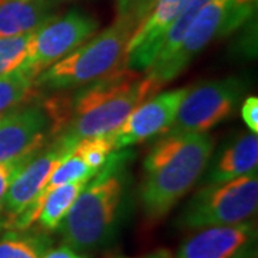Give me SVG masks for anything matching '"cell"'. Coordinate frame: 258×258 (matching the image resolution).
I'll return each mask as SVG.
<instances>
[{"instance_id":"obj_1","label":"cell","mask_w":258,"mask_h":258,"mask_svg":"<svg viewBox=\"0 0 258 258\" xmlns=\"http://www.w3.org/2000/svg\"><path fill=\"white\" fill-rule=\"evenodd\" d=\"M214 151L208 134H165L144 162L141 201L149 221H159L203 175Z\"/></svg>"},{"instance_id":"obj_2","label":"cell","mask_w":258,"mask_h":258,"mask_svg":"<svg viewBox=\"0 0 258 258\" xmlns=\"http://www.w3.org/2000/svg\"><path fill=\"white\" fill-rule=\"evenodd\" d=\"M161 86L152 76L129 68L85 85L68 102L66 126L59 135L78 144L81 139L113 134Z\"/></svg>"},{"instance_id":"obj_3","label":"cell","mask_w":258,"mask_h":258,"mask_svg":"<svg viewBox=\"0 0 258 258\" xmlns=\"http://www.w3.org/2000/svg\"><path fill=\"white\" fill-rule=\"evenodd\" d=\"M123 159L125 154L113 152L78 195L59 227L66 245L85 252L111 240L123 197V178L120 174Z\"/></svg>"},{"instance_id":"obj_4","label":"cell","mask_w":258,"mask_h":258,"mask_svg":"<svg viewBox=\"0 0 258 258\" xmlns=\"http://www.w3.org/2000/svg\"><path fill=\"white\" fill-rule=\"evenodd\" d=\"M142 20L118 16L109 28L93 35L71 55L52 64L36 78V88L68 91L108 78L126 68L128 45Z\"/></svg>"},{"instance_id":"obj_5","label":"cell","mask_w":258,"mask_h":258,"mask_svg":"<svg viewBox=\"0 0 258 258\" xmlns=\"http://www.w3.org/2000/svg\"><path fill=\"white\" fill-rule=\"evenodd\" d=\"M258 207L257 172L201 188L178 217L184 230L234 225L251 220Z\"/></svg>"},{"instance_id":"obj_6","label":"cell","mask_w":258,"mask_h":258,"mask_svg":"<svg viewBox=\"0 0 258 258\" xmlns=\"http://www.w3.org/2000/svg\"><path fill=\"white\" fill-rule=\"evenodd\" d=\"M257 9V0H208L192 20L182 45L168 63L149 75L159 83L172 81L217 37L240 29ZM148 75V74H147Z\"/></svg>"},{"instance_id":"obj_7","label":"cell","mask_w":258,"mask_h":258,"mask_svg":"<svg viewBox=\"0 0 258 258\" xmlns=\"http://www.w3.org/2000/svg\"><path fill=\"white\" fill-rule=\"evenodd\" d=\"M98 20L83 12L72 10L53 16L30 33L28 56L19 69L36 78L52 64L71 55L96 33Z\"/></svg>"},{"instance_id":"obj_8","label":"cell","mask_w":258,"mask_h":258,"mask_svg":"<svg viewBox=\"0 0 258 258\" xmlns=\"http://www.w3.org/2000/svg\"><path fill=\"white\" fill-rule=\"evenodd\" d=\"M244 92L238 78L205 82L188 89L165 134H207L232 115Z\"/></svg>"},{"instance_id":"obj_9","label":"cell","mask_w":258,"mask_h":258,"mask_svg":"<svg viewBox=\"0 0 258 258\" xmlns=\"http://www.w3.org/2000/svg\"><path fill=\"white\" fill-rule=\"evenodd\" d=\"M76 147L72 141L66 139L62 135L56 137L55 142L47 148H42L33 157L29 159L16 176L13 178L9 189L5 197L3 210L8 214V220L19 217L29 207L36 203L43 192L49 176L59 162L66 158Z\"/></svg>"},{"instance_id":"obj_10","label":"cell","mask_w":258,"mask_h":258,"mask_svg":"<svg viewBox=\"0 0 258 258\" xmlns=\"http://www.w3.org/2000/svg\"><path fill=\"white\" fill-rule=\"evenodd\" d=\"M52 135V120L43 106L6 112L0 119V162L35 155Z\"/></svg>"},{"instance_id":"obj_11","label":"cell","mask_w":258,"mask_h":258,"mask_svg":"<svg viewBox=\"0 0 258 258\" xmlns=\"http://www.w3.org/2000/svg\"><path fill=\"white\" fill-rule=\"evenodd\" d=\"M186 93L188 88H181L158 93L142 102L115 132L116 151L165 134L175 119Z\"/></svg>"},{"instance_id":"obj_12","label":"cell","mask_w":258,"mask_h":258,"mask_svg":"<svg viewBox=\"0 0 258 258\" xmlns=\"http://www.w3.org/2000/svg\"><path fill=\"white\" fill-rule=\"evenodd\" d=\"M257 227L248 220L234 225L198 230L179 247L175 258H228L244 245L255 241Z\"/></svg>"},{"instance_id":"obj_13","label":"cell","mask_w":258,"mask_h":258,"mask_svg":"<svg viewBox=\"0 0 258 258\" xmlns=\"http://www.w3.org/2000/svg\"><path fill=\"white\" fill-rule=\"evenodd\" d=\"M257 134L240 135L221 151L207 175V185L224 184L235 178L257 172Z\"/></svg>"},{"instance_id":"obj_14","label":"cell","mask_w":258,"mask_h":258,"mask_svg":"<svg viewBox=\"0 0 258 258\" xmlns=\"http://www.w3.org/2000/svg\"><path fill=\"white\" fill-rule=\"evenodd\" d=\"M55 15L36 0L0 2V39L32 33Z\"/></svg>"},{"instance_id":"obj_15","label":"cell","mask_w":258,"mask_h":258,"mask_svg":"<svg viewBox=\"0 0 258 258\" xmlns=\"http://www.w3.org/2000/svg\"><path fill=\"white\" fill-rule=\"evenodd\" d=\"M50 240L42 232L12 231L0 237V258H42Z\"/></svg>"},{"instance_id":"obj_16","label":"cell","mask_w":258,"mask_h":258,"mask_svg":"<svg viewBox=\"0 0 258 258\" xmlns=\"http://www.w3.org/2000/svg\"><path fill=\"white\" fill-rule=\"evenodd\" d=\"M35 78L22 69L0 76V115L19 108L35 95Z\"/></svg>"},{"instance_id":"obj_17","label":"cell","mask_w":258,"mask_h":258,"mask_svg":"<svg viewBox=\"0 0 258 258\" xmlns=\"http://www.w3.org/2000/svg\"><path fill=\"white\" fill-rule=\"evenodd\" d=\"M115 151H116L115 132L108 134V135H98V137L81 139L74 148L75 154L81 158L95 174L101 171Z\"/></svg>"},{"instance_id":"obj_18","label":"cell","mask_w":258,"mask_h":258,"mask_svg":"<svg viewBox=\"0 0 258 258\" xmlns=\"http://www.w3.org/2000/svg\"><path fill=\"white\" fill-rule=\"evenodd\" d=\"M95 175H96V174L93 172L92 169L86 165L82 159L78 157L74 151H72V152H71L66 158H63V159L59 162V165L56 166L55 169L52 171V174L49 176L46 185H45V188H43V192L40 194L39 200L42 198L43 194L49 192L50 189H53V188L59 186V185L68 184V182H74V181H79V179H92ZM39 200H37V201H39ZM29 208H30V207H29Z\"/></svg>"},{"instance_id":"obj_19","label":"cell","mask_w":258,"mask_h":258,"mask_svg":"<svg viewBox=\"0 0 258 258\" xmlns=\"http://www.w3.org/2000/svg\"><path fill=\"white\" fill-rule=\"evenodd\" d=\"M32 157L33 155L20 158L16 161H9V162H0V211L3 210L5 197H6V192L9 189L13 178L16 176V174L22 169V166L25 165Z\"/></svg>"},{"instance_id":"obj_20","label":"cell","mask_w":258,"mask_h":258,"mask_svg":"<svg viewBox=\"0 0 258 258\" xmlns=\"http://www.w3.org/2000/svg\"><path fill=\"white\" fill-rule=\"evenodd\" d=\"M154 5V0H116L118 16H135L144 20Z\"/></svg>"},{"instance_id":"obj_21","label":"cell","mask_w":258,"mask_h":258,"mask_svg":"<svg viewBox=\"0 0 258 258\" xmlns=\"http://www.w3.org/2000/svg\"><path fill=\"white\" fill-rule=\"evenodd\" d=\"M241 116L252 134L258 132V98L248 96L241 103Z\"/></svg>"},{"instance_id":"obj_22","label":"cell","mask_w":258,"mask_h":258,"mask_svg":"<svg viewBox=\"0 0 258 258\" xmlns=\"http://www.w3.org/2000/svg\"><path fill=\"white\" fill-rule=\"evenodd\" d=\"M42 258H88V255L85 252L76 251L72 247L63 244V245H60L57 248H49Z\"/></svg>"},{"instance_id":"obj_23","label":"cell","mask_w":258,"mask_h":258,"mask_svg":"<svg viewBox=\"0 0 258 258\" xmlns=\"http://www.w3.org/2000/svg\"><path fill=\"white\" fill-rule=\"evenodd\" d=\"M228 258H257V247H255V241H251L249 244L244 245L242 248L238 249L235 254H232Z\"/></svg>"},{"instance_id":"obj_24","label":"cell","mask_w":258,"mask_h":258,"mask_svg":"<svg viewBox=\"0 0 258 258\" xmlns=\"http://www.w3.org/2000/svg\"><path fill=\"white\" fill-rule=\"evenodd\" d=\"M37 3L43 5L45 8H49V9H55L57 6L63 5V3H68V2H75V0H36Z\"/></svg>"},{"instance_id":"obj_25","label":"cell","mask_w":258,"mask_h":258,"mask_svg":"<svg viewBox=\"0 0 258 258\" xmlns=\"http://www.w3.org/2000/svg\"><path fill=\"white\" fill-rule=\"evenodd\" d=\"M145 258H172L171 257V254L169 252H166V251H158L155 254H151V255H148Z\"/></svg>"},{"instance_id":"obj_26","label":"cell","mask_w":258,"mask_h":258,"mask_svg":"<svg viewBox=\"0 0 258 258\" xmlns=\"http://www.w3.org/2000/svg\"><path fill=\"white\" fill-rule=\"evenodd\" d=\"M179 2H182V0H154V5H157V3H179Z\"/></svg>"},{"instance_id":"obj_27","label":"cell","mask_w":258,"mask_h":258,"mask_svg":"<svg viewBox=\"0 0 258 258\" xmlns=\"http://www.w3.org/2000/svg\"><path fill=\"white\" fill-rule=\"evenodd\" d=\"M0 2H29V0H0Z\"/></svg>"},{"instance_id":"obj_28","label":"cell","mask_w":258,"mask_h":258,"mask_svg":"<svg viewBox=\"0 0 258 258\" xmlns=\"http://www.w3.org/2000/svg\"><path fill=\"white\" fill-rule=\"evenodd\" d=\"M3 115H5V113H3ZM3 115H0V119H2V116H3Z\"/></svg>"}]
</instances>
